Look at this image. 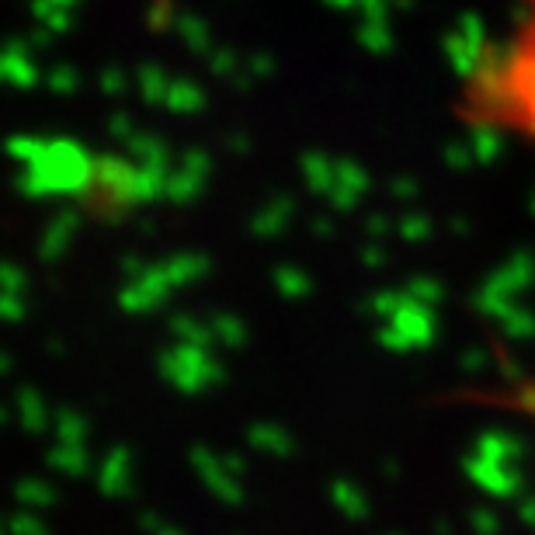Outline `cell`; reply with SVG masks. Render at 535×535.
I'll return each mask as SVG.
<instances>
[{
    "label": "cell",
    "mask_w": 535,
    "mask_h": 535,
    "mask_svg": "<svg viewBox=\"0 0 535 535\" xmlns=\"http://www.w3.org/2000/svg\"><path fill=\"white\" fill-rule=\"evenodd\" d=\"M456 119L535 153V7H522L515 25L463 70Z\"/></svg>",
    "instance_id": "obj_1"
},
{
    "label": "cell",
    "mask_w": 535,
    "mask_h": 535,
    "mask_svg": "<svg viewBox=\"0 0 535 535\" xmlns=\"http://www.w3.org/2000/svg\"><path fill=\"white\" fill-rule=\"evenodd\" d=\"M518 7H535V0H518Z\"/></svg>",
    "instance_id": "obj_3"
},
{
    "label": "cell",
    "mask_w": 535,
    "mask_h": 535,
    "mask_svg": "<svg viewBox=\"0 0 535 535\" xmlns=\"http://www.w3.org/2000/svg\"><path fill=\"white\" fill-rule=\"evenodd\" d=\"M449 403L466 410L518 417V421H529L535 428V372H515V376L487 386H466V390L449 393Z\"/></svg>",
    "instance_id": "obj_2"
}]
</instances>
